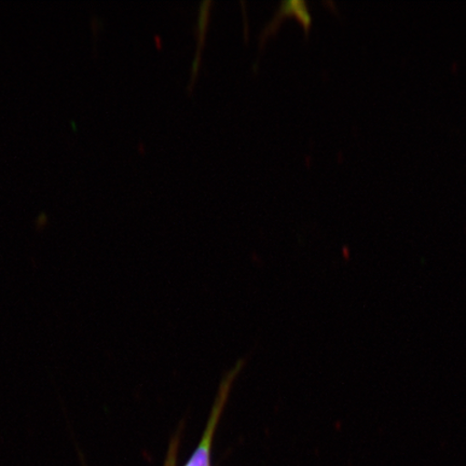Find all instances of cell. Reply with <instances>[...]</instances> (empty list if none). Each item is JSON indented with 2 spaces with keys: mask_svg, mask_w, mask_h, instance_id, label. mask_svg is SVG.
I'll return each instance as SVG.
<instances>
[{
  "mask_svg": "<svg viewBox=\"0 0 466 466\" xmlns=\"http://www.w3.org/2000/svg\"><path fill=\"white\" fill-rule=\"evenodd\" d=\"M212 4V0H204V2H202L200 5L199 15H198V21L196 25L198 49L196 56L194 58V62H192L190 86L194 85L197 76L198 74H199L200 71L201 51L203 49L204 43H206L207 39L209 14H211Z\"/></svg>",
  "mask_w": 466,
  "mask_h": 466,
  "instance_id": "cell-3",
  "label": "cell"
},
{
  "mask_svg": "<svg viewBox=\"0 0 466 466\" xmlns=\"http://www.w3.org/2000/svg\"><path fill=\"white\" fill-rule=\"evenodd\" d=\"M46 219H48V218H46V213H42L38 217L37 223L39 225L46 224Z\"/></svg>",
  "mask_w": 466,
  "mask_h": 466,
  "instance_id": "cell-4",
  "label": "cell"
},
{
  "mask_svg": "<svg viewBox=\"0 0 466 466\" xmlns=\"http://www.w3.org/2000/svg\"><path fill=\"white\" fill-rule=\"evenodd\" d=\"M243 362H238L235 369L231 370L221 381L217 399H215L211 415H209L206 431H204L199 446L188 460L185 466H212L211 451L215 432L220 420L221 415L225 410L227 400H228L233 381L237 378L238 371L241 370Z\"/></svg>",
  "mask_w": 466,
  "mask_h": 466,
  "instance_id": "cell-1",
  "label": "cell"
},
{
  "mask_svg": "<svg viewBox=\"0 0 466 466\" xmlns=\"http://www.w3.org/2000/svg\"><path fill=\"white\" fill-rule=\"evenodd\" d=\"M288 15H295L299 19L304 26L306 36H308L312 25V16L309 13L307 3L305 0H289V2L279 4V8L273 19L262 29L259 35L260 46H264L266 40L277 33L279 25H282L283 20Z\"/></svg>",
  "mask_w": 466,
  "mask_h": 466,
  "instance_id": "cell-2",
  "label": "cell"
}]
</instances>
